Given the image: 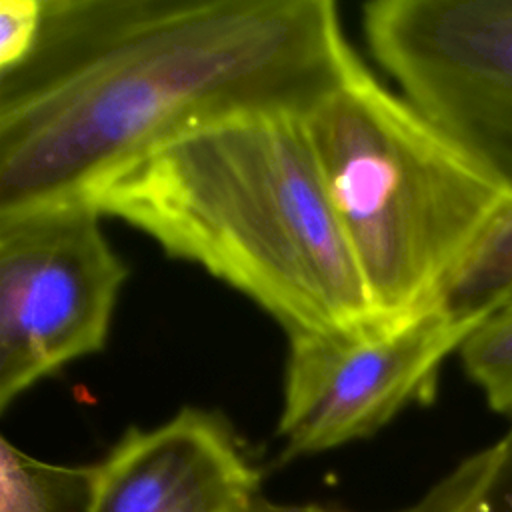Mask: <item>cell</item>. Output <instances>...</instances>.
<instances>
[{
    "instance_id": "1",
    "label": "cell",
    "mask_w": 512,
    "mask_h": 512,
    "mask_svg": "<svg viewBox=\"0 0 512 512\" xmlns=\"http://www.w3.org/2000/svg\"><path fill=\"white\" fill-rule=\"evenodd\" d=\"M360 66L330 0H42L34 46L0 70V214L218 120L306 114Z\"/></svg>"
},
{
    "instance_id": "2",
    "label": "cell",
    "mask_w": 512,
    "mask_h": 512,
    "mask_svg": "<svg viewBox=\"0 0 512 512\" xmlns=\"http://www.w3.org/2000/svg\"><path fill=\"white\" fill-rule=\"evenodd\" d=\"M82 198L246 294L288 336L382 320L326 194L304 114L200 126Z\"/></svg>"
},
{
    "instance_id": "3",
    "label": "cell",
    "mask_w": 512,
    "mask_h": 512,
    "mask_svg": "<svg viewBox=\"0 0 512 512\" xmlns=\"http://www.w3.org/2000/svg\"><path fill=\"white\" fill-rule=\"evenodd\" d=\"M304 124L378 318L436 306L512 190L364 64Z\"/></svg>"
},
{
    "instance_id": "4",
    "label": "cell",
    "mask_w": 512,
    "mask_h": 512,
    "mask_svg": "<svg viewBox=\"0 0 512 512\" xmlns=\"http://www.w3.org/2000/svg\"><path fill=\"white\" fill-rule=\"evenodd\" d=\"M82 196L0 214V410L104 348L128 268Z\"/></svg>"
},
{
    "instance_id": "5",
    "label": "cell",
    "mask_w": 512,
    "mask_h": 512,
    "mask_svg": "<svg viewBox=\"0 0 512 512\" xmlns=\"http://www.w3.org/2000/svg\"><path fill=\"white\" fill-rule=\"evenodd\" d=\"M362 24L404 98L512 190V0H376Z\"/></svg>"
},
{
    "instance_id": "6",
    "label": "cell",
    "mask_w": 512,
    "mask_h": 512,
    "mask_svg": "<svg viewBox=\"0 0 512 512\" xmlns=\"http://www.w3.org/2000/svg\"><path fill=\"white\" fill-rule=\"evenodd\" d=\"M474 328L432 306L406 320L288 336L282 460L368 438L404 408L432 402L440 366Z\"/></svg>"
},
{
    "instance_id": "7",
    "label": "cell",
    "mask_w": 512,
    "mask_h": 512,
    "mask_svg": "<svg viewBox=\"0 0 512 512\" xmlns=\"http://www.w3.org/2000/svg\"><path fill=\"white\" fill-rule=\"evenodd\" d=\"M260 474L228 422L186 406L154 428H130L94 464L92 512H248Z\"/></svg>"
},
{
    "instance_id": "8",
    "label": "cell",
    "mask_w": 512,
    "mask_h": 512,
    "mask_svg": "<svg viewBox=\"0 0 512 512\" xmlns=\"http://www.w3.org/2000/svg\"><path fill=\"white\" fill-rule=\"evenodd\" d=\"M512 298V196L450 276L436 302L462 324H478Z\"/></svg>"
},
{
    "instance_id": "9",
    "label": "cell",
    "mask_w": 512,
    "mask_h": 512,
    "mask_svg": "<svg viewBox=\"0 0 512 512\" xmlns=\"http://www.w3.org/2000/svg\"><path fill=\"white\" fill-rule=\"evenodd\" d=\"M94 466L36 460L0 440V512H92Z\"/></svg>"
},
{
    "instance_id": "10",
    "label": "cell",
    "mask_w": 512,
    "mask_h": 512,
    "mask_svg": "<svg viewBox=\"0 0 512 512\" xmlns=\"http://www.w3.org/2000/svg\"><path fill=\"white\" fill-rule=\"evenodd\" d=\"M458 352L488 406L512 416V298L476 324Z\"/></svg>"
},
{
    "instance_id": "11",
    "label": "cell",
    "mask_w": 512,
    "mask_h": 512,
    "mask_svg": "<svg viewBox=\"0 0 512 512\" xmlns=\"http://www.w3.org/2000/svg\"><path fill=\"white\" fill-rule=\"evenodd\" d=\"M498 462L496 446H488L464 458L454 470L438 480L420 500L396 512H458L468 498H472L494 474ZM248 512H350L326 504H284L264 498L262 494L252 502Z\"/></svg>"
},
{
    "instance_id": "12",
    "label": "cell",
    "mask_w": 512,
    "mask_h": 512,
    "mask_svg": "<svg viewBox=\"0 0 512 512\" xmlns=\"http://www.w3.org/2000/svg\"><path fill=\"white\" fill-rule=\"evenodd\" d=\"M42 0H0V70L18 64L34 46Z\"/></svg>"
},
{
    "instance_id": "13",
    "label": "cell",
    "mask_w": 512,
    "mask_h": 512,
    "mask_svg": "<svg viewBox=\"0 0 512 512\" xmlns=\"http://www.w3.org/2000/svg\"><path fill=\"white\" fill-rule=\"evenodd\" d=\"M494 444H496V442H494ZM496 448H498V444H496ZM498 464H500V450H498ZM498 464H496V470H494V474L490 476V480H488L472 498H468L466 504H464L458 512H492L488 498H490V488H492L494 478H496V472H498Z\"/></svg>"
}]
</instances>
